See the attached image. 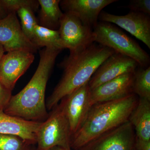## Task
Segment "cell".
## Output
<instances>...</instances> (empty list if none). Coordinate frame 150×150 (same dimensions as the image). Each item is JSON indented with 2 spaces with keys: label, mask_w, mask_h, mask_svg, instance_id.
I'll return each instance as SVG.
<instances>
[{
  "label": "cell",
  "mask_w": 150,
  "mask_h": 150,
  "mask_svg": "<svg viewBox=\"0 0 150 150\" xmlns=\"http://www.w3.org/2000/svg\"><path fill=\"white\" fill-rule=\"evenodd\" d=\"M8 14L3 0H0V20L5 18Z\"/></svg>",
  "instance_id": "cell-26"
},
{
  "label": "cell",
  "mask_w": 150,
  "mask_h": 150,
  "mask_svg": "<svg viewBox=\"0 0 150 150\" xmlns=\"http://www.w3.org/2000/svg\"><path fill=\"white\" fill-rule=\"evenodd\" d=\"M58 31L64 49H69L70 52L86 48L95 42L93 29L84 25L79 18L70 13H64Z\"/></svg>",
  "instance_id": "cell-6"
},
{
  "label": "cell",
  "mask_w": 150,
  "mask_h": 150,
  "mask_svg": "<svg viewBox=\"0 0 150 150\" xmlns=\"http://www.w3.org/2000/svg\"><path fill=\"white\" fill-rule=\"evenodd\" d=\"M32 42L38 48L64 49L58 30H54L38 24L35 28Z\"/></svg>",
  "instance_id": "cell-18"
},
{
  "label": "cell",
  "mask_w": 150,
  "mask_h": 150,
  "mask_svg": "<svg viewBox=\"0 0 150 150\" xmlns=\"http://www.w3.org/2000/svg\"><path fill=\"white\" fill-rule=\"evenodd\" d=\"M40 6L39 25L54 30L59 29L64 13L60 7V0H38Z\"/></svg>",
  "instance_id": "cell-17"
},
{
  "label": "cell",
  "mask_w": 150,
  "mask_h": 150,
  "mask_svg": "<svg viewBox=\"0 0 150 150\" xmlns=\"http://www.w3.org/2000/svg\"><path fill=\"white\" fill-rule=\"evenodd\" d=\"M139 65L128 56L115 52L99 67L89 81L91 90L127 73L136 71Z\"/></svg>",
  "instance_id": "cell-11"
},
{
  "label": "cell",
  "mask_w": 150,
  "mask_h": 150,
  "mask_svg": "<svg viewBox=\"0 0 150 150\" xmlns=\"http://www.w3.org/2000/svg\"><path fill=\"white\" fill-rule=\"evenodd\" d=\"M34 12L30 8L24 7L19 9L16 12L21 20L23 32L31 42L35 26L38 24Z\"/></svg>",
  "instance_id": "cell-20"
},
{
  "label": "cell",
  "mask_w": 150,
  "mask_h": 150,
  "mask_svg": "<svg viewBox=\"0 0 150 150\" xmlns=\"http://www.w3.org/2000/svg\"><path fill=\"white\" fill-rule=\"evenodd\" d=\"M12 91L0 81V111H4L12 96Z\"/></svg>",
  "instance_id": "cell-24"
},
{
  "label": "cell",
  "mask_w": 150,
  "mask_h": 150,
  "mask_svg": "<svg viewBox=\"0 0 150 150\" xmlns=\"http://www.w3.org/2000/svg\"><path fill=\"white\" fill-rule=\"evenodd\" d=\"M30 150H36V148H34L33 146L31 147V149Z\"/></svg>",
  "instance_id": "cell-29"
},
{
  "label": "cell",
  "mask_w": 150,
  "mask_h": 150,
  "mask_svg": "<svg viewBox=\"0 0 150 150\" xmlns=\"http://www.w3.org/2000/svg\"><path fill=\"white\" fill-rule=\"evenodd\" d=\"M62 50L45 48L40 52L36 71L21 91L11 97L4 111L27 121L43 122L47 118L45 101L46 86L59 54Z\"/></svg>",
  "instance_id": "cell-1"
},
{
  "label": "cell",
  "mask_w": 150,
  "mask_h": 150,
  "mask_svg": "<svg viewBox=\"0 0 150 150\" xmlns=\"http://www.w3.org/2000/svg\"><path fill=\"white\" fill-rule=\"evenodd\" d=\"M134 93L139 98L150 100V67L143 68L139 66L135 72Z\"/></svg>",
  "instance_id": "cell-19"
},
{
  "label": "cell",
  "mask_w": 150,
  "mask_h": 150,
  "mask_svg": "<svg viewBox=\"0 0 150 150\" xmlns=\"http://www.w3.org/2000/svg\"><path fill=\"white\" fill-rule=\"evenodd\" d=\"M50 150H73L71 149H65V148H63L61 147H56L51 149Z\"/></svg>",
  "instance_id": "cell-28"
},
{
  "label": "cell",
  "mask_w": 150,
  "mask_h": 150,
  "mask_svg": "<svg viewBox=\"0 0 150 150\" xmlns=\"http://www.w3.org/2000/svg\"><path fill=\"white\" fill-rule=\"evenodd\" d=\"M34 59L33 53L25 50H15L4 54L0 62V81L12 91Z\"/></svg>",
  "instance_id": "cell-10"
},
{
  "label": "cell",
  "mask_w": 150,
  "mask_h": 150,
  "mask_svg": "<svg viewBox=\"0 0 150 150\" xmlns=\"http://www.w3.org/2000/svg\"><path fill=\"white\" fill-rule=\"evenodd\" d=\"M9 14L16 13L19 9L24 7L30 8L34 11L39 6L38 1L35 0H3Z\"/></svg>",
  "instance_id": "cell-22"
},
{
  "label": "cell",
  "mask_w": 150,
  "mask_h": 150,
  "mask_svg": "<svg viewBox=\"0 0 150 150\" xmlns=\"http://www.w3.org/2000/svg\"><path fill=\"white\" fill-rule=\"evenodd\" d=\"M51 110L38 131L36 150H50L56 147L71 149V134L63 103L60 101Z\"/></svg>",
  "instance_id": "cell-5"
},
{
  "label": "cell",
  "mask_w": 150,
  "mask_h": 150,
  "mask_svg": "<svg viewBox=\"0 0 150 150\" xmlns=\"http://www.w3.org/2000/svg\"><path fill=\"white\" fill-rule=\"evenodd\" d=\"M133 150H135V148H134V149H133Z\"/></svg>",
  "instance_id": "cell-30"
},
{
  "label": "cell",
  "mask_w": 150,
  "mask_h": 150,
  "mask_svg": "<svg viewBox=\"0 0 150 150\" xmlns=\"http://www.w3.org/2000/svg\"><path fill=\"white\" fill-rule=\"evenodd\" d=\"M0 44L7 52L22 50L34 54L39 48L23 32L16 13H10L0 20Z\"/></svg>",
  "instance_id": "cell-12"
},
{
  "label": "cell",
  "mask_w": 150,
  "mask_h": 150,
  "mask_svg": "<svg viewBox=\"0 0 150 150\" xmlns=\"http://www.w3.org/2000/svg\"><path fill=\"white\" fill-rule=\"evenodd\" d=\"M129 121L134 127L137 138L150 141V100L139 98Z\"/></svg>",
  "instance_id": "cell-16"
},
{
  "label": "cell",
  "mask_w": 150,
  "mask_h": 150,
  "mask_svg": "<svg viewBox=\"0 0 150 150\" xmlns=\"http://www.w3.org/2000/svg\"><path fill=\"white\" fill-rule=\"evenodd\" d=\"M32 146L18 136L0 134V150H30Z\"/></svg>",
  "instance_id": "cell-21"
},
{
  "label": "cell",
  "mask_w": 150,
  "mask_h": 150,
  "mask_svg": "<svg viewBox=\"0 0 150 150\" xmlns=\"http://www.w3.org/2000/svg\"><path fill=\"white\" fill-rule=\"evenodd\" d=\"M115 52L95 42L70 52L59 65L64 70V74L47 99V110H52L64 97L88 83L99 66Z\"/></svg>",
  "instance_id": "cell-2"
},
{
  "label": "cell",
  "mask_w": 150,
  "mask_h": 150,
  "mask_svg": "<svg viewBox=\"0 0 150 150\" xmlns=\"http://www.w3.org/2000/svg\"><path fill=\"white\" fill-rule=\"evenodd\" d=\"M5 52V51L4 48L2 45L0 44V62H1V59L2 58Z\"/></svg>",
  "instance_id": "cell-27"
},
{
  "label": "cell",
  "mask_w": 150,
  "mask_h": 150,
  "mask_svg": "<svg viewBox=\"0 0 150 150\" xmlns=\"http://www.w3.org/2000/svg\"><path fill=\"white\" fill-rule=\"evenodd\" d=\"M41 122L27 121L0 111V134L18 136L31 146L37 143V133Z\"/></svg>",
  "instance_id": "cell-15"
},
{
  "label": "cell",
  "mask_w": 150,
  "mask_h": 150,
  "mask_svg": "<svg viewBox=\"0 0 150 150\" xmlns=\"http://www.w3.org/2000/svg\"><path fill=\"white\" fill-rule=\"evenodd\" d=\"M127 8L131 11L141 13L150 16V0H132Z\"/></svg>",
  "instance_id": "cell-23"
},
{
  "label": "cell",
  "mask_w": 150,
  "mask_h": 150,
  "mask_svg": "<svg viewBox=\"0 0 150 150\" xmlns=\"http://www.w3.org/2000/svg\"><path fill=\"white\" fill-rule=\"evenodd\" d=\"M135 72L121 75L91 90L92 106L99 103L121 99L134 93Z\"/></svg>",
  "instance_id": "cell-13"
},
{
  "label": "cell",
  "mask_w": 150,
  "mask_h": 150,
  "mask_svg": "<svg viewBox=\"0 0 150 150\" xmlns=\"http://www.w3.org/2000/svg\"><path fill=\"white\" fill-rule=\"evenodd\" d=\"M90 92L87 83L60 101L64 105L72 137L82 126L91 108Z\"/></svg>",
  "instance_id": "cell-8"
},
{
  "label": "cell",
  "mask_w": 150,
  "mask_h": 150,
  "mask_svg": "<svg viewBox=\"0 0 150 150\" xmlns=\"http://www.w3.org/2000/svg\"><path fill=\"white\" fill-rule=\"evenodd\" d=\"M138 101L139 98L133 93L93 105L82 126L71 137V149L78 150L101 134L129 121Z\"/></svg>",
  "instance_id": "cell-3"
},
{
  "label": "cell",
  "mask_w": 150,
  "mask_h": 150,
  "mask_svg": "<svg viewBox=\"0 0 150 150\" xmlns=\"http://www.w3.org/2000/svg\"><path fill=\"white\" fill-rule=\"evenodd\" d=\"M116 0H64L60 5L65 12L73 14L83 24L93 29L98 22V16L103 9Z\"/></svg>",
  "instance_id": "cell-14"
},
{
  "label": "cell",
  "mask_w": 150,
  "mask_h": 150,
  "mask_svg": "<svg viewBox=\"0 0 150 150\" xmlns=\"http://www.w3.org/2000/svg\"><path fill=\"white\" fill-rule=\"evenodd\" d=\"M98 20L116 25L142 41L150 49L149 16L131 11L125 15H115L102 11Z\"/></svg>",
  "instance_id": "cell-9"
},
{
  "label": "cell",
  "mask_w": 150,
  "mask_h": 150,
  "mask_svg": "<svg viewBox=\"0 0 150 150\" xmlns=\"http://www.w3.org/2000/svg\"><path fill=\"white\" fill-rule=\"evenodd\" d=\"M134 148L136 150H150V141L141 139L136 137Z\"/></svg>",
  "instance_id": "cell-25"
},
{
  "label": "cell",
  "mask_w": 150,
  "mask_h": 150,
  "mask_svg": "<svg viewBox=\"0 0 150 150\" xmlns=\"http://www.w3.org/2000/svg\"><path fill=\"white\" fill-rule=\"evenodd\" d=\"M95 42L133 59L143 68L149 67V54L139 43L112 23L98 22L94 27Z\"/></svg>",
  "instance_id": "cell-4"
},
{
  "label": "cell",
  "mask_w": 150,
  "mask_h": 150,
  "mask_svg": "<svg viewBox=\"0 0 150 150\" xmlns=\"http://www.w3.org/2000/svg\"><path fill=\"white\" fill-rule=\"evenodd\" d=\"M136 134L129 121L105 132L78 150H133Z\"/></svg>",
  "instance_id": "cell-7"
}]
</instances>
